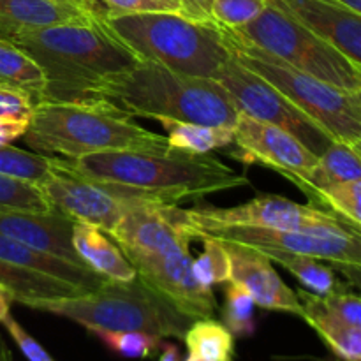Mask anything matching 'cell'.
<instances>
[{"instance_id": "6da1fadb", "label": "cell", "mask_w": 361, "mask_h": 361, "mask_svg": "<svg viewBox=\"0 0 361 361\" xmlns=\"http://www.w3.org/2000/svg\"><path fill=\"white\" fill-rule=\"evenodd\" d=\"M63 162L74 173L109 187L118 196L164 204L249 185L245 175L210 154L120 150L63 159Z\"/></svg>"}, {"instance_id": "7a4b0ae2", "label": "cell", "mask_w": 361, "mask_h": 361, "mask_svg": "<svg viewBox=\"0 0 361 361\" xmlns=\"http://www.w3.org/2000/svg\"><path fill=\"white\" fill-rule=\"evenodd\" d=\"M6 39L41 67L46 80L41 102L97 104L102 81L137 62L95 20L28 28Z\"/></svg>"}, {"instance_id": "3957f363", "label": "cell", "mask_w": 361, "mask_h": 361, "mask_svg": "<svg viewBox=\"0 0 361 361\" xmlns=\"http://www.w3.org/2000/svg\"><path fill=\"white\" fill-rule=\"evenodd\" d=\"M97 101L130 118H171L231 129L238 118V111L215 80L187 76L148 62H136L111 74L99 87Z\"/></svg>"}, {"instance_id": "277c9868", "label": "cell", "mask_w": 361, "mask_h": 361, "mask_svg": "<svg viewBox=\"0 0 361 361\" xmlns=\"http://www.w3.org/2000/svg\"><path fill=\"white\" fill-rule=\"evenodd\" d=\"M25 145L35 154L78 159L120 150L166 152V137L145 129L106 102H37Z\"/></svg>"}, {"instance_id": "5b68a950", "label": "cell", "mask_w": 361, "mask_h": 361, "mask_svg": "<svg viewBox=\"0 0 361 361\" xmlns=\"http://www.w3.org/2000/svg\"><path fill=\"white\" fill-rule=\"evenodd\" d=\"M21 305L66 317L88 331H145L162 341L183 338L190 323L196 321L175 309L137 277L130 282L104 281L94 291L73 296L23 300Z\"/></svg>"}, {"instance_id": "8992f818", "label": "cell", "mask_w": 361, "mask_h": 361, "mask_svg": "<svg viewBox=\"0 0 361 361\" xmlns=\"http://www.w3.org/2000/svg\"><path fill=\"white\" fill-rule=\"evenodd\" d=\"M102 27L137 62L175 73L212 78L229 59L217 23H197L178 13H140L111 18Z\"/></svg>"}, {"instance_id": "52a82bcc", "label": "cell", "mask_w": 361, "mask_h": 361, "mask_svg": "<svg viewBox=\"0 0 361 361\" xmlns=\"http://www.w3.org/2000/svg\"><path fill=\"white\" fill-rule=\"evenodd\" d=\"M219 32L229 53L242 66L274 85L331 140L361 148V94L342 90L302 73L221 25Z\"/></svg>"}, {"instance_id": "ba28073f", "label": "cell", "mask_w": 361, "mask_h": 361, "mask_svg": "<svg viewBox=\"0 0 361 361\" xmlns=\"http://www.w3.org/2000/svg\"><path fill=\"white\" fill-rule=\"evenodd\" d=\"M228 30L302 73L342 90L361 94V67L303 27L275 0H270L252 21Z\"/></svg>"}, {"instance_id": "9c48e42d", "label": "cell", "mask_w": 361, "mask_h": 361, "mask_svg": "<svg viewBox=\"0 0 361 361\" xmlns=\"http://www.w3.org/2000/svg\"><path fill=\"white\" fill-rule=\"evenodd\" d=\"M214 80L224 88L229 101L242 115L281 127L319 157L334 140L296 106H293L274 85L247 69L233 55L215 73Z\"/></svg>"}, {"instance_id": "30bf717a", "label": "cell", "mask_w": 361, "mask_h": 361, "mask_svg": "<svg viewBox=\"0 0 361 361\" xmlns=\"http://www.w3.org/2000/svg\"><path fill=\"white\" fill-rule=\"evenodd\" d=\"M192 228L204 226H254L307 233H360L335 212L317 204H300L282 196H257L231 208H192L187 210Z\"/></svg>"}, {"instance_id": "8fae6325", "label": "cell", "mask_w": 361, "mask_h": 361, "mask_svg": "<svg viewBox=\"0 0 361 361\" xmlns=\"http://www.w3.org/2000/svg\"><path fill=\"white\" fill-rule=\"evenodd\" d=\"M196 235L210 236L219 242L240 243L256 249H277L284 252L303 254L328 261L344 271L360 275L361 233H307L284 229L254 228V226H204L194 228Z\"/></svg>"}, {"instance_id": "7c38bea8", "label": "cell", "mask_w": 361, "mask_h": 361, "mask_svg": "<svg viewBox=\"0 0 361 361\" xmlns=\"http://www.w3.org/2000/svg\"><path fill=\"white\" fill-rule=\"evenodd\" d=\"M136 277L168 300L175 309L192 319H207L215 314L217 300L212 288L201 284L192 271L190 243L169 247L152 254L129 257Z\"/></svg>"}, {"instance_id": "4fadbf2b", "label": "cell", "mask_w": 361, "mask_h": 361, "mask_svg": "<svg viewBox=\"0 0 361 361\" xmlns=\"http://www.w3.org/2000/svg\"><path fill=\"white\" fill-rule=\"evenodd\" d=\"M49 207L73 222H83L109 233L134 200L122 197L109 187L78 175L63 159L55 157L51 173L39 183Z\"/></svg>"}, {"instance_id": "5bb4252c", "label": "cell", "mask_w": 361, "mask_h": 361, "mask_svg": "<svg viewBox=\"0 0 361 361\" xmlns=\"http://www.w3.org/2000/svg\"><path fill=\"white\" fill-rule=\"evenodd\" d=\"M233 143L236 152L229 154L247 164H259L275 169L307 194L309 178L317 164V155L312 154L295 136L281 127L259 122L238 113L233 127Z\"/></svg>"}, {"instance_id": "9a60e30c", "label": "cell", "mask_w": 361, "mask_h": 361, "mask_svg": "<svg viewBox=\"0 0 361 361\" xmlns=\"http://www.w3.org/2000/svg\"><path fill=\"white\" fill-rule=\"evenodd\" d=\"M221 243L229 257V268H231L229 281L242 284L252 296L256 307L302 317L303 310L298 295L282 281L267 254L256 247L231 242Z\"/></svg>"}, {"instance_id": "2e32d148", "label": "cell", "mask_w": 361, "mask_h": 361, "mask_svg": "<svg viewBox=\"0 0 361 361\" xmlns=\"http://www.w3.org/2000/svg\"><path fill=\"white\" fill-rule=\"evenodd\" d=\"M74 222L55 210L28 212L0 207V233L23 245L80 264V256L73 245Z\"/></svg>"}, {"instance_id": "e0dca14e", "label": "cell", "mask_w": 361, "mask_h": 361, "mask_svg": "<svg viewBox=\"0 0 361 361\" xmlns=\"http://www.w3.org/2000/svg\"><path fill=\"white\" fill-rule=\"evenodd\" d=\"M296 21L361 67V14L334 0H275Z\"/></svg>"}, {"instance_id": "ac0fdd59", "label": "cell", "mask_w": 361, "mask_h": 361, "mask_svg": "<svg viewBox=\"0 0 361 361\" xmlns=\"http://www.w3.org/2000/svg\"><path fill=\"white\" fill-rule=\"evenodd\" d=\"M0 263L21 268V270L42 274L46 277L59 279V281L74 286L81 293L94 291L106 281L101 275L92 271L90 268L49 256V254L41 252V250L23 245V243L2 235V233H0Z\"/></svg>"}, {"instance_id": "d6986e66", "label": "cell", "mask_w": 361, "mask_h": 361, "mask_svg": "<svg viewBox=\"0 0 361 361\" xmlns=\"http://www.w3.org/2000/svg\"><path fill=\"white\" fill-rule=\"evenodd\" d=\"M92 21L73 0H0V35L9 37L28 28Z\"/></svg>"}, {"instance_id": "ffe728a7", "label": "cell", "mask_w": 361, "mask_h": 361, "mask_svg": "<svg viewBox=\"0 0 361 361\" xmlns=\"http://www.w3.org/2000/svg\"><path fill=\"white\" fill-rule=\"evenodd\" d=\"M73 245L81 263L106 281L130 282L136 279V270L120 247L95 226L74 222Z\"/></svg>"}, {"instance_id": "44dd1931", "label": "cell", "mask_w": 361, "mask_h": 361, "mask_svg": "<svg viewBox=\"0 0 361 361\" xmlns=\"http://www.w3.org/2000/svg\"><path fill=\"white\" fill-rule=\"evenodd\" d=\"M296 295L302 303V319L316 330L328 349L341 361H361V328L341 323L324 312L314 293L298 289Z\"/></svg>"}, {"instance_id": "7402d4cb", "label": "cell", "mask_w": 361, "mask_h": 361, "mask_svg": "<svg viewBox=\"0 0 361 361\" xmlns=\"http://www.w3.org/2000/svg\"><path fill=\"white\" fill-rule=\"evenodd\" d=\"M166 129V143L173 152L189 155H207L214 150L229 147L233 143L231 127L203 126V123L180 122L171 118H157Z\"/></svg>"}, {"instance_id": "603a6c76", "label": "cell", "mask_w": 361, "mask_h": 361, "mask_svg": "<svg viewBox=\"0 0 361 361\" xmlns=\"http://www.w3.org/2000/svg\"><path fill=\"white\" fill-rule=\"evenodd\" d=\"M0 87L27 94L37 104L46 88L44 74L34 59L20 46L0 35Z\"/></svg>"}, {"instance_id": "cb8c5ba5", "label": "cell", "mask_w": 361, "mask_h": 361, "mask_svg": "<svg viewBox=\"0 0 361 361\" xmlns=\"http://www.w3.org/2000/svg\"><path fill=\"white\" fill-rule=\"evenodd\" d=\"M360 147L344 143V141H331L330 147L319 155L317 164L309 178V196L314 204L317 189L330 185L335 182H353L361 180V157Z\"/></svg>"}, {"instance_id": "d4e9b609", "label": "cell", "mask_w": 361, "mask_h": 361, "mask_svg": "<svg viewBox=\"0 0 361 361\" xmlns=\"http://www.w3.org/2000/svg\"><path fill=\"white\" fill-rule=\"evenodd\" d=\"M261 252L270 257L271 263H277L284 267L303 289L314 293V295H330V293L341 291V282L335 275L334 268L321 263L316 257L303 256V254L284 252L277 249H259Z\"/></svg>"}, {"instance_id": "484cf974", "label": "cell", "mask_w": 361, "mask_h": 361, "mask_svg": "<svg viewBox=\"0 0 361 361\" xmlns=\"http://www.w3.org/2000/svg\"><path fill=\"white\" fill-rule=\"evenodd\" d=\"M0 284L11 293V302L16 303L30 298H60L81 293L80 289L59 279L21 270L6 263H0Z\"/></svg>"}, {"instance_id": "4316f807", "label": "cell", "mask_w": 361, "mask_h": 361, "mask_svg": "<svg viewBox=\"0 0 361 361\" xmlns=\"http://www.w3.org/2000/svg\"><path fill=\"white\" fill-rule=\"evenodd\" d=\"M182 341L190 356L204 361H233L235 356V337L221 321L212 317L192 321Z\"/></svg>"}, {"instance_id": "83f0119b", "label": "cell", "mask_w": 361, "mask_h": 361, "mask_svg": "<svg viewBox=\"0 0 361 361\" xmlns=\"http://www.w3.org/2000/svg\"><path fill=\"white\" fill-rule=\"evenodd\" d=\"M53 164H55V155L25 152L11 145L0 147V175L39 185L51 173Z\"/></svg>"}, {"instance_id": "f1b7e54d", "label": "cell", "mask_w": 361, "mask_h": 361, "mask_svg": "<svg viewBox=\"0 0 361 361\" xmlns=\"http://www.w3.org/2000/svg\"><path fill=\"white\" fill-rule=\"evenodd\" d=\"M252 296L238 282H226L224 307H222V324L233 334V337H250L256 331Z\"/></svg>"}, {"instance_id": "f546056e", "label": "cell", "mask_w": 361, "mask_h": 361, "mask_svg": "<svg viewBox=\"0 0 361 361\" xmlns=\"http://www.w3.org/2000/svg\"><path fill=\"white\" fill-rule=\"evenodd\" d=\"M80 6L99 23L127 14L178 13L176 0H80Z\"/></svg>"}, {"instance_id": "4dcf8cb0", "label": "cell", "mask_w": 361, "mask_h": 361, "mask_svg": "<svg viewBox=\"0 0 361 361\" xmlns=\"http://www.w3.org/2000/svg\"><path fill=\"white\" fill-rule=\"evenodd\" d=\"M361 180L335 182L317 189L314 204L326 207L360 229L361 224Z\"/></svg>"}, {"instance_id": "1f68e13d", "label": "cell", "mask_w": 361, "mask_h": 361, "mask_svg": "<svg viewBox=\"0 0 361 361\" xmlns=\"http://www.w3.org/2000/svg\"><path fill=\"white\" fill-rule=\"evenodd\" d=\"M197 240L203 242V252L196 259L192 257V271L197 281L207 288L229 282L231 268L224 245L219 240L204 235H197Z\"/></svg>"}, {"instance_id": "d6a6232c", "label": "cell", "mask_w": 361, "mask_h": 361, "mask_svg": "<svg viewBox=\"0 0 361 361\" xmlns=\"http://www.w3.org/2000/svg\"><path fill=\"white\" fill-rule=\"evenodd\" d=\"M109 351L123 356V358L145 360L152 358L161 351L162 338L154 337L145 331H111V330H92Z\"/></svg>"}, {"instance_id": "836d02e7", "label": "cell", "mask_w": 361, "mask_h": 361, "mask_svg": "<svg viewBox=\"0 0 361 361\" xmlns=\"http://www.w3.org/2000/svg\"><path fill=\"white\" fill-rule=\"evenodd\" d=\"M0 207L28 212L53 210L37 185L7 175H0Z\"/></svg>"}, {"instance_id": "e575fe53", "label": "cell", "mask_w": 361, "mask_h": 361, "mask_svg": "<svg viewBox=\"0 0 361 361\" xmlns=\"http://www.w3.org/2000/svg\"><path fill=\"white\" fill-rule=\"evenodd\" d=\"M270 0H212L215 23L226 28H238L252 21Z\"/></svg>"}, {"instance_id": "d590c367", "label": "cell", "mask_w": 361, "mask_h": 361, "mask_svg": "<svg viewBox=\"0 0 361 361\" xmlns=\"http://www.w3.org/2000/svg\"><path fill=\"white\" fill-rule=\"evenodd\" d=\"M321 309L331 317L349 326L361 328V300L353 293H330V295H316Z\"/></svg>"}, {"instance_id": "8d00e7d4", "label": "cell", "mask_w": 361, "mask_h": 361, "mask_svg": "<svg viewBox=\"0 0 361 361\" xmlns=\"http://www.w3.org/2000/svg\"><path fill=\"white\" fill-rule=\"evenodd\" d=\"M0 323L4 324V328H6L7 334L11 335L14 344L18 345V349L23 353V356L28 361H55L51 358V355H49V353L46 351V349L42 348V345L39 344V342L35 341V338L32 337V335L28 334L13 316H11V312L7 314Z\"/></svg>"}, {"instance_id": "74e56055", "label": "cell", "mask_w": 361, "mask_h": 361, "mask_svg": "<svg viewBox=\"0 0 361 361\" xmlns=\"http://www.w3.org/2000/svg\"><path fill=\"white\" fill-rule=\"evenodd\" d=\"M35 102L27 94L9 87H0V118L30 122Z\"/></svg>"}, {"instance_id": "f35d334b", "label": "cell", "mask_w": 361, "mask_h": 361, "mask_svg": "<svg viewBox=\"0 0 361 361\" xmlns=\"http://www.w3.org/2000/svg\"><path fill=\"white\" fill-rule=\"evenodd\" d=\"M178 14L197 23H215L212 13V0H176Z\"/></svg>"}, {"instance_id": "ab89813d", "label": "cell", "mask_w": 361, "mask_h": 361, "mask_svg": "<svg viewBox=\"0 0 361 361\" xmlns=\"http://www.w3.org/2000/svg\"><path fill=\"white\" fill-rule=\"evenodd\" d=\"M30 122H21V120L0 118V147L11 145L13 141L20 140L27 134Z\"/></svg>"}, {"instance_id": "60d3db41", "label": "cell", "mask_w": 361, "mask_h": 361, "mask_svg": "<svg viewBox=\"0 0 361 361\" xmlns=\"http://www.w3.org/2000/svg\"><path fill=\"white\" fill-rule=\"evenodd\" d=\"M159 361H182L178 345L171 344V342H162L161 358H159Z\"/></svg>"}, {"instance_id": "b9f144b4", "label": "cell", "mask_w": 361, "mask_h": 361, "mask_svg": "<svg viewBox=\"0 0 361 361\" xmlns=\"http://www.w3.org/2000/svg\"><path fill=\"white\" fill-rule=\"evenodd\" d=\"M0 361H14L13 353H11V349L7 348V344H6V341L2 338V335H0Z\"/></svg>"}, {"instance_id": "7bdbcfd3", "label": "cell", "mask_w": 361, "mask_h": 361, "mask_svg": "<svg viewBox=\"0 0 361 361\" xmlns=\"http://www.w3.org/2000/svg\"><path fill=\"white\" fill-rule=\"evenodd\" d=\"M334 2L341 4V6L348 7V9L355 11V13L361 14V0H334Z\"/></svg>"}, {"instance_id": "ee69618b", "label": "cell", "mask_w": 361, "mask_h": 361, "mask_svg": "<svg viewBox=\"0 0 361 361\" xmlns=\"http://www.w3.org/2000/svg\"><path fill=\"white\" fill-rule=\"evenodd\" d=\"M0 296H6V298L11 300V293L7 291V288H4L2 284H0Z\"/></svg>"}, {"instance_id": "f6af8a7d", "label": "cell", "mask_w": 361, "mask_h": 361, "mask_svg": "<svg viewBox=\"0 0 361 361\" xmlns=\"http://www.w3.org/2000/svg\"><path fill=\"white\" fill-rule=\"evenodd\" d=\"M185 361H204V360H201V358H196V356H190V355H189V358H187Z\"/></svg>"}, {"instance_id": "bcb514c9", "label": "cell", "mask_w": 361, "mask_h": 361, "mask_svg": "<svg viewBox=\"0 0 361 361\" xmlns=\"http://www.w3.org/2000/svg\"><path fill=\"white\" fill-rule=\"evenodd\" d=\"M73 2H78V4H80V0H73Z\"/></svg>"}]
</instances>
